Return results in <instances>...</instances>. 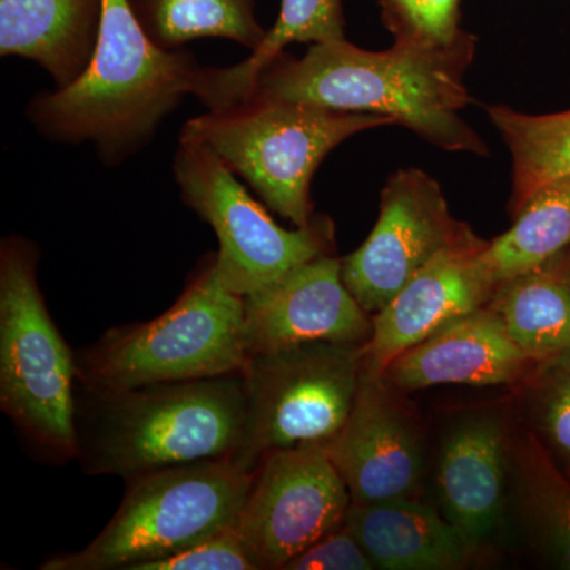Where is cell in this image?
<instances>
[{
  "instance_id": "6da1fadb",
  "label": "cell",
  "mask_w": 570,
  "mask_h": 570,
  "mask_svg": "<svg viewBox=\"0 0 570 570\" xmlns=\"http://www.w3.org/2000/svg\"><path fill=\"white\" fill-rule=\"evenodd\" d=\"M478 40L445 50L393 45L367 51L347 40L314 43L302 59L281 52L258 71L246 99L285 100L336 111L373 112L453 153L487 156L489 148L463 118L464 73Z\"/></svg>"
},
{
  "instance_id": "7a4b0ae2",
  "label": "cell",
  "mask_w": 570,
  "mask_h": 570,
  "mask_svg": "<svg viewBox=\"0 0 570 570\" xmlns=\"http://www.w3.org/2000/svg\"><path fill=\"white\" fill-rule=\"evenodd\" d=\"M204 67L194 56L157 47L129 0H104L99 41L77 81L40 94L29 118L52 140L92 142L107 164L148 145L165 116L195 96Z\"/></svg>"
},
{
  "instance_id": "3957f363",
  "label": "cell",
  "mask_w": 570,
  "mask_h": 570,
  "mask_svg": "<svg viewBox=\"0 0 570 570\" xmlns=\"http://www.w3.org/2000/svg\"><path fill=\"white\" fill-rule=\"evenodd\" d=\"M246 420L243 373L122 390L77 384V461L124 480L206 460H234Z\"/></svg>"
},
{
  "instance_id": "277c9868",
  "label": "cell",
  "mask_w": 570,
  "mask_h": 570,
  "mask_svg": "<svg viewBox=\"0 0 570 570\" xmlns=\"http://www.w3.org/2000/svg\"><path fill=\"white\" fill-rule=\"evenodd\" d=\"M77 358V384L122 390L243 373L245 296L217 275L216 254L170 309L142 324L115 326Z\"/></svg>"
},
{
  "instance_id": "5b68a950",
  "label": "cell",
  "mask_w": 570,
  "mask_h": 570,
  "mask_svg": "<svg viewBox=\"0 0 570 570\" xmlns=\"http://www.w3.org/2000/svg\"><path fill=\"white\" fill-rule=\"evenodd\" d=\"M384 126L395 122L373 112L247 99L190 119L181 138L212 149L268 208L306 227L316 217L311 183L318 165L347 138Z\"/></svg>"
},
{
  "instance_id": "8992f818",
  "label": "cell",
  "mask_w": 570,
  "mask_h": 570,
  "mask_svg": "<svg viewBox=\"0 0 570 570\" xmlns=\"http://www.w3.org/2000/svg\"><path fill=\"white\" fill-rule=\"evenodd\" d=\"M39 250L22 236L0 246V409L52 461L77 460V358L48 313Z\"/></svg>"
},
{
  "instance_id": "52a82bcc",
  "label": "cell",
  "mask_w": 570,
  "mask_h": 570,
  "mask_svg": "<svg viewBox=\"0 0 570 570\" xmlns=\"http://www.w3.org/2000/svg\"><path fill=\"white\" fill-rule=\"evenodd\" d=\"M254 472L228 460L165 468L126 480V493L85 549L41 562V570H138L232 530Z\"/></svg>"
},
{
  "instance_id": "ba28073f",
  "label": "cell",
  "mask_w": 570,
  "mask_h": 570,
  "mask_svg": "<svg viewBox=\"0 0 570 570\" xmlns=\"http://www.w3.org/2000/svg\"><path fill=\"white\" fill-rule=\"evenodd\" d=\"M363 344L309 343L247 358L245 433L232 463L254 472L277 450L324 445L354 407Z\"/></svg>"
},
{
  "instance_id": "9c48e42d",
  "label": "cell",
  "mask_w": 570,
  "mask_h": 570,
  "mask_svg": "<svg viewBox=\"0 0 570 570\" xmlns=\"http://www.w3.org/2000/svg\"><path fill=\"white\" fill-rule=\"evenodd\" d=\"M174 175L184 204L212 225L219 242L217 275L236 295L264 291L296 266L335 249V227L328 217L316 216L296 230L281 227L200 142L179 140Z\"/></svg>"
},
{
  "instance_id": "30bf717a",
  "label": "cell",
  "mask_w": 570,
  "mask_h": 570,
  "mask_svg": "<svg viewBox=\"0 0 570 570\" xmlns=\"http://www.w3.org/2000/svg\"><path fill=\"white\" fill-rule=\"evenodd\" d=\"M351 505L346 482L324 449L277 450L255 469L234 530L257 570H284L340 530Z\"/></svg>"
},
{
  "instance_id": "8fae6325",
  "label": "cell",
  "mask_w": 570,
  "mask_h": 570,
  "mask_svg": "<svg viewBox=\"0 0 570 570\" xmlns=\"http://www.w3.org/2000/svg\"><path fill=\"white\" fill-rule=\"evenodd\" d=\"M472 236L450 214L436 179L419 168L400 170L382 190L377 223L366 242L341 258L344 284L374 316L438 254Z\"/></svg>"
},
{
  "instance_id": "7c38bea8",
  "label": "cell",
  "mask_w": 570,
  "mask_h": 570,
  "mask_svg": "<svg viewBox=\"0 0 570 570\" xmlns=\"http://www.w3.org/2000/svg\"><path fill=\"white\" fill-rule=\"evenodd\" d=\"M382 374L363 367L354 407L343 428L318 445L346 482L354 504L414 498L425 469V445L414 415Z\"/></svg>"
},
{
  "instance_id": "4fadbf2b",
  "label": "cell",
  "mask_w": 570,
  "mask_h": 570,
  "mask_svg": "<svg viewBox=\"0 0 570 570\" xmlns=\"http://www.w3.org/2000/svg\"><path fill=\"white\" fill-rule=\"evenodd\" d=\"M366 313L343 279L341 258L321 255L264 291L245 296L247 355L309 343L365 344Z\"/></svg>"
},
{
  "instance_id": "5bb4252c",
  "label": "cell",
  "mask_w": 570,
  "mask_h": 570,
  "mask_svg": "<svg viewBox=\"0 0 570 570\" xmlns=\"http://www.w3.org/2000/svg\"><path fill=\"white\" fill-rule=\"evenodd\" d=\"M485 246L472 236L442 250L374 314L373 333L362 346L365 370L381 374L407 348L490 305L497 285L480 258Z\"/></svg>"
},
{
  "instance_id": "9a60e30c",
  "label": "cell",
  "mask_w": 570,
  "mask_h": 570,
  "mask_svg": "<svg viewBox=\"0 0 570 570\" xmlns=\"http://www.w3.org/2000/svg\"><path fill=\"white\" fill-rule=\"evenodd\" d=\"M512 439L501 414L478 412L461 419L442 442L441 512L478 550L493 539L508 510Z\"/></svg>"
},
{
  "instance_id": "2e32d148",
  "label": "cell",
  "mask_w": 570,
  "mask_h": 570,
  "mask_svg": "<svg viewBox=\"0 0 570 570\" xmlns=\"http://www.w3.org/2000/svg\"><path fill=\"white\" fill-rule=\"evenodd\" d=\"M534 367L497 311L487 305L407 348L381 374L390 387L404 393L436 385L515 384Z\"/></svg>"
},
{
  "instance_id": "e0dca14e",
  "label": "cell",
  "mask_w": 570,
  "mask_h": 570,
  "mask_svg": "<svg viewBox=\"0 0 570 570\" xmlns=\"http://www.w3.org/2000/svg\"><path fill=\"white\" fill-rule=\"evenodd\" d=\"M343 527L382 570L461 569L479 551L442 512L415 498L352 502Z\"/></svg>"
},
{
  "instance_id": "ac0fdd59",
  "label": "cell",
  "mask_w": 570,
  "mask_h": 570,
  "mask_svg": "<svg viewBox=\"0 0 570 570\" xmlns=\"http://www.w3.org/2000/svg\"><path fill=\"white\" fill-rule=\"evenodd\" d=\"M104 0H0V55L39 63L63 89L88 69Z\"/></svg>"
},
{
  "instance_id": "d6986e66",
  "label": "cell",
  "mask_w": 570,
  "mask_h": 570,
  "mask_svg": "<svg viewBox=\"0 0 570 570\" xmlns=\"http://www.w3.org/2000/svg\"><path fill=\"white\" fill-rule=\"evenodd\" d=\"M490 305L535 365L570 352L568 250L499 284Z\"/></svg>"
},
{
  "instance_id": "ffe728a7",
  "label": "cell",
  "mask_w": 570,
  "mask_h": 570,
  "mask_svg": "<svg viewBox=\"0 0 570 570\" xmlns=\"http://www.w3.org/2000/svg\"><path fill=\"white\" fill-rule=\"evenodd\" d=\"M510 494L531 546L553 568L570 570V475L532 430L512 439Z\"/></svg>"
},
{
  "instance_id": "44dd1931",
  "label": "cell",
  "mask_w": 570,
  "mask_h": 570,
  "mask_svg": "<svg viewBox=\"0 0 570 570\" xmlns=\"http://www.w3.org/2000/svg\"><path fill=\"white\" fill-rule=\"evenodd\" d=\"M346 40L341 0H281L279 17L264 43L234 67H204L197 96L208 110L243 102L255 77L291 43H330Z\"/></svg>"
},
{
  "instance_id": "7402d4cb",
  "label": "cell",
  "mask_w": 570,
  "mask_h": 570,
  "mask_svg": "<svg viewBox=\"0 0 570 570\" xmlns=\"http://www.w3.org/2000/svg\"><path fill=\"white\" fill-rule=\"evenodd\" d=\"M512 214V227L480 255L497 288L569 249L570 176L543 184Z\"/></svg>"
},
{
  "instance_id": "603a6c76",
  "label": "cell",
  "mask_w": 570,
  "mask_h": 570,
  "mask_svg": "<svg viewBox=\"0 0 570 570\" xmlns=\"http://www.w3.org/2000/svg\"><path fill=\"white\" fill-rule=\"evenodd\" d=\"M149 39L164 50L217 37L257 50L268 31L255 18L257 0H129Z\"/></svg>"
},
{
  "instance_id": "cb8c5ba5",
  "label": "cell",
  "mask_w": 570,
  "mask_h": 570,
  "mask_svg": "<svg viewBox=\"0 0 570 570\" xmlns=\"http://www.w3.org/2000/svg\"><path fill=\"white\" fill-rule=\"evenodd\" d=\"M487 112L512 156L510 212L543 184L570 176V110L535 116L493 105Z\"/></svg>"
},
{
  "instance_id": "d4e9b609",
  "label": "cell",
  "mask_w": 570,
  "mask_h": 570,
  "mask_svg": "<svg viewBox=\"0 0 570 570\" xmlns=\"http://www.w3.org/2000/svg\"><path fill=\"white\" fill-rule=\"evenodd\" d=\"M524 382L531 430L570 471V352L538 363Z\"/></svg>"
},
{
  "instance_id": "484cf974",
  "label": "cell",
  "mask_w": 570,
  "mask_h": 570,
  "mask_svg": "<svg viewBox=\"0 0 570 570\" xmlns=\"http://www.w3.org/2000/svg\"><path fill=\"white\" fill-rule=\"evenodd\" d=\"M382 21L406 47L445 50L471 39L460 28L461 0H376Z\"/></svg>"
},
{
  "instance_id": "4316f807",
  "label": "cell",
  "mask_w": 570,
  "mask_h": 570,
  "mask_svg": "<svg viewBox=\"0 0 570 570\" xmlns=\"http://www.w3.org/2000/svg\"><path fill=\"white\" fill-rule=\"evenodd\" d=\"M138 570H257L234 528L174 557L146 562Z\"/></svg>"
},
{
  "instance_id": "83f0119b",
  "label": "cell",
  "mask_w": 570,
  "mask_h": 570,
  "mask_svg": "<svg viewBox=\"0 0 570 570\" xmlns=\"http://www.w3.org/2000/svg\"><path fill=\"white\" fill-rule=\"evenodd\" d=\"M373 561L347 528L330 532L285 564L284 570H373Z\"/></svg>"
},
{
  "instance_id": "f1b7e54d",
  "label": "cell",
  "mask_w": 570,
  "mask_h": 570,
  "mask_svg": "<svg viewBox=\"0 0 570 570\" xmlns=\"http://www.w3.org/2000/svg\"><path fill=\"white\" fill-rule=\"evenodd\" d=\"M568 255H569V269H570V247L568 249Z\"/></svg>"
},
{
  "instance_id": "f546056e",
  "label": "cell",
  "mask_w": 570,
  "mask_h": 570,
  "mask_svg": "<svg viewBox=\"0 0 570 570\" xmlns=\"http://www.w3.org/2000/svg\"><path fill=\"white\" fill-rule=\"evenodd\" d=\"M569 474H570V471H569Z\"/></svg>"
}]
</instances>
